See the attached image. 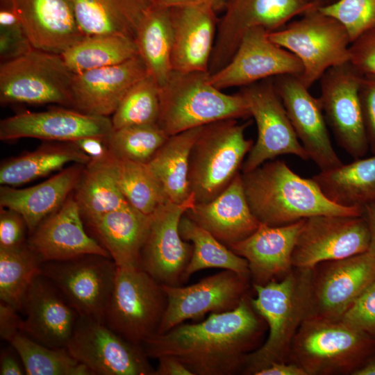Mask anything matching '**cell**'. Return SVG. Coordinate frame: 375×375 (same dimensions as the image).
<instances>
[{
    "label": "cell",
    "instance_id": "6da1fadb",
    "mask_svg": "<svg viewBox=\"0 0 375 375\" xmlns=\"http://www.w3.org/2000/svg\"><path fill=\"white\" fill-rule=\"evenodd\" d=\"M250 297L232 310L156 334L142 344L144 352L151 358L176 357L193 375L242 374L246 356L262 344L267 328Z\"/></svg>",
    "mask_w": 375,
    "mask_h": 375
},
{
    "label": "cell",
    "instance_id": "7a4b0ae2",
    "mask_svg": "<svg viewBox=\"0 0 375 375\" xmlns=\"http://www.w3.org/2000/svg\"><path fill=\"white\" fill-rule=\"evenodd\" d=\"M249 206L261 224H290L320 215L360 216L364 208L339 206L326 197L312 178H303L282 160H271L241 173Z\"/></svg>",
    "mask_w": 375,
    "mask_h": 375
},
{
    "label": "cell",
    "instance_id": "3957f363",
    "mask_svg": "<svg viewBox=\"0 0 375 375\" xmlns=\"http://www.w3.org/2000/svg\"><path fill=\"white\" fill-rule=\"evenodd\" d=\"M311 269L293 267L282 279L252 285L250 302L269 330L262 344L245 358L242 374L254 375L273 362H288L293 338L308 317Z\"/></svg>",
    "mask_w": 375,
    "mask_h": 375
},
{
    "label": "cell",
    "instance_id": "277c9868",
    "mask_svg": "<svg viewBox=\"0 0 375 375\" xmlns=\"http://www.w3.org/2000/svg\"><path fill=\"white\" fill-rule=\"evenodd\" d=\"M159 99L157 124L168 136L222 119L251 116L244 97L215 88L209 72L172 71L159 87Z\"/></svg>",
    "mask_w": 375,
    "mask_h": 375
},
{
    "label": "cell",
    "instance_id": "5b68a950",
    "mask_svg": "<svg viewBox=\"0 0 375 375\" xmlns=\"http://www.w3.org/2000/svg\"><path fill=\"white\" fill-rule=\"evenodd\" d=\"M374 353L375 337L341 319L307 317L293 338L288 362L307 375H353Z\"/></svg>",
    "mask_w": 375,
    "mask_h": 375
},
{
    "label": "cell",
    "instance_id": "8992f818",
    "mask_svg": "<svg viewBox=\"0 0 375 375\" xmlns=\"http://www.w3.org/2000/svg\"><path fill=\"white\" fill-rule=\"evenodd\" d=\"M249 125L226 119L202 126L189 158L188 181L196 203L215 198L240 173L253 145L244 135Z\"/></svg>",
    "mask_w": 375,
    "mask_h": 375
},
{
    "label": "cell",
    "instance_id": "52a82bcc",
    "mask_svg": "<svg viewBox=\"0 0 375 375\" xmlns=\"http://www.w3.org/2000/svg\"><path fill=\"white\" fill-rule=\"evenodd\" d=\"M167 304L162 285L140 266L117 267L105 323L128 341L142 345L158 333Z\"/></svg>",
    "mask_w": 375,
    "mask_h": 375
},
{
    "label": "cell",
    "instance_id": "ba28073f",
    "mask_svg": "<svg viewBox=\"0 0 375 375\" xmlns=\"http://www.w3.org/2000/svg\"><path fill=\"white\" fill-rule=\"evenodd\" d=\"M318 8L269 33L274 43L299 59L303 69L298 77L308 89L328 69L349 62L350 57L351 42L347 31Z\"/></svg>",
    "mask_w": 375,
    "mask_h": 375
},
{
    "label": "cell",
    "instance_id": "9c48e42d",
    "mask_svg": "<svg viewBox=\"0 0 375 375\" xmlns=\"http://www.w3.org/2000/svg\"><path fill=\"white\" fill-rule=\"evenodd\" d=\"M74 73L60 54L32 49L0 65V103L72 107Z\"/></svg>",
    "mask_w": 375,
    "mask_h": 375
},
{
    "label": "cell",
    "instance_id": "30bf717a",
    "mask_svg": "<svg viewBox=\"0 0 375 375\" xmlns=\"http://www.w3.org/2000/svg\"><path fill=\"white\" fill-rule=\"evenodd\" d=\"M322 5L317 0H227L224 13L218 21L209 74L228 64L250 29L262 27L269 32L277 31L295 17Z\"/></svg>",
    "mask_w": 375,
    "mask_h": 375
},
{
    "label": "cell",
    "instance_id": "8fae6325",
    "mask_svg": "<svg viewBox=\"0 0 375 375\" xmlns=\"http://www.w3.org/2000/svg\"><path fill=\"white\" fill-rule=\"evenodd\" d=\"M117 268L110 257L88 254L43 262L41 274L57 287L80 316L105 323Z\"/></svg>",
    "mask_w": 375,
    "mask_h": 375
},
{
    "label": "cell",
    "instance_id": "7c38bea8",
    "mask_svg": "<svg viewBox=\"0 0 375 375\" xmlns=\"http://www.w3.org/2000/svg\"><path fill=\"white\" fill-rule=\"evenodd\" d=\"M240 93L245 99L258 129L256 142L242 163V173L282 155L309 159L276 92L274 78L242 87Z\"/></svg>",
    "mask_w": 375,
    "mask_h": 375
},
{
    "label": "cell",
    "instance_id": "4fadbf2b",
    "mask_svg": "<svg viewBox=\"0 0 375 375\" xmlns=\"http://www.w3.org/2000/svg\"><path fill=\"white\" fill-rule=\"evenodd\" d=\"M71 355L98 375H154L142 345L124 339L106 323L78 317L67 346Z\"/></svg>",
    "mask_w": 375,
    "mask_h": 375
},
{
    "label": "cell",
    "instance_id": "5bb4252c",
    "mask_svg": "<svg viewBox=\"0 0 375 375\" xmlns=\"http://www.w3.org/2000/svg\"><path fill=\"white\" fill-rule=\"evenodd\" d=\"M370 233L365 217L333 215L305 219L292 253L293 267L310 269L329 260L367 251Z\"/></svg>",
    "mask_w": 375,
    "mask_h": 375
},
{
    "label": "cell",
    "instance_id": "9a60e30c",
    "mask_svg": "<svg viewBox=\"0 0 375 375\" xmlns=\"http://www.w3.org/2000/svg\"><path fill=\"white\" fill-rule=\"evenodd\" d=\"M251 278L235 272H222L185 287L162 285L167 304L157 334L186 320L199 321L207 313L235 309L250 294Z\"/></svg>",
    "mask_w": 375,
    "mask_h": 375
},
{
    "label": "cell",
    "instance_id": "2e32d148",
    "mask_svg": "<svg viewBox=\"0 0 375 375\" xmlns=\"http://www.w3.org/2000/svg\"><path fill=\"white\" fill-rule=\"evenodd\" d=\"M362 76L347 62L328 69L319 80L326 124L340 147L355 159L369 149L359 98Z\"/></svg>",
    "mask_w": 375,
    "mask_h": 375
},
{
    "label": "cell",
    "instance_id": "e0dca14e",
    "mask_svg": "<svg viewBox=\"0 0 375 375\" xmlns=\"http://www.w3.org/2000/svg\"><path fill=\"white\" fill-rule=\"evenodd\" d=\"M375 279V257L369 251L322 262L311 269L308 317L339 320Z\"/></svg>",
    "mask_w": 375,
    "mask_h": 375
},
{
    "label": "cell",
    "instance_id": "ac0fdd59",
    "mask_svg": "<svg viewBox=\"0 0 375 375\" xmlns=\"http://www.w3.org/2000/svg\"><path fill=\"white\" fill-rule=\"evenodd\" d=\"M195 203L191 193L183 203L168 201L152 214L140 266L161 285L183 284L182 276L190 260L193 246L181 238L178 226L183 215Z\"/></svg>",
    "mask_w": 375,
    "mask_h": 375
},
{
    "label": "cell",
    "instance_id": "d6986e66",
    "mask_svg": "<svg viewBox=\"0 0 375 375\" xmlns=\"http://www.w3.org/2000/svg\"><path fill=\"white\" fill-rule=\"evenodd\" d=\"M269 33L262 27L248 31L228 64L210 74V82L222 90L281 75L299 76L303 69L299 59L274 43Z\"/></svg>",
    "mask_w": 375,
    "mask_h": 375
},
{
    "label": "cell",
    "instance_id": "ffe728a7",
    "mask_svg": "<svg viewBox=\"0 0 375 375\" xmlns=\"http://www.w3.org/2000/svg\"><path fill=\"white\" fill-rule=\"evenodd\" d=\"M274 86L290 122L306 150L320 171L342 164L334 150L319 98L313 97L297 76L274 78Z\"/></svg>",
    "mask_w": 375,
    "mask_h": 375
},
{
    "label": "cell",
    "instance_id": "44dd1931",
    "mask_svg": "<svg viewBox=\"0 0 375 375\" xmlns=\"http://www.w3.org/2000/svg\"><path fill=\"white\" fill-rule=\"evenodd\" d=\"M112 131V124L108 117L64 108L42 112L26 111L0 122L1 141L31 138L45 141L74 142L88 137L106 138Z\"/></svg>",
    "mask_w": 375,
    "mask_h": 375
},
{
    "label": "cell",
    "instance_id": "7402d4cb",
    "mask_svg": "<svg viewBox=\"0 0 375 375\" xmlns=\"http://www.w3.org/2000/svg\"><path fill=\"white\" fill-rule=\"evenodd\" d=\"M83 222L72 192L60 208L28 235L27 244L42 262L88 254L110 258L98 240L86 233Z\"/></svg>",
    "mask_w": 375,
    "mask_h": 375
},
{
    "label": "cell",
    "instance_id": "603a6c76",
    "mask_svg": "<svg viewBox=\"0 0 375 375\" xmlns=\"http://www.w3.org/2000/svg\"><path fill=\"white\" fill-rule=\"evenodd\" d=\"M22 311L26 315L22 333L47 347L67 348L79 315L45 276L34 278Z\"/></svg>",
    "mask_w": 375,
    "mask_h": 375
},
{
    "label": "cell",
    "instance_id": "cb8c5ba5",
    "mask_svg": "<svg viewBox=\"0 0 375 375\" xmlns=\"http://www.w3.org/2000/svg\"><path fill=\"white\" fill-rule=\"evenodd\" d=\"M147 74L139 55L117 65L74 74L72 108L85 114L108 117L128 91Z\"/></svg>",
    "mask_w": 375,
    "mask_h": 375
},
{
    "label": "cell",
    "instance_id": "d4e9b609",
    "mask_svg": "<svg viewBox=\"0 0 375 375\" xmlns=\"http://www.w3.org/2000/svg\"><path fill=\"white\" fill-rule=\"evenodd\" d=\"M304 220L279 226L260 223L249 237L228 247L247 261L252 285L279 281L292 269V253Z\"/></svg>",
    "mask_w": 375,
    "mask_h": 375
},
{
    "label": "cell",
    "instance_id": "484cf974",
    "mask_svg": "<svg viewBox=\"0 0 375 375\" xmlns=\"http://www.w3.org/2000/svg\"><path fill=\"white\" fill-rule=\"evenodd\" d=\"M173 32L172 71L209 72L218 21L208 5L168 8Z\"/></svg>",
    "mask_w": 375,
    "mask_h": 375
},
{
    "label": "cell",
    "instance_id": "4316f807",
    "mask_svg": "<svg viewBox=\"0 0 375 375\" xmlns=\"http://www.w3.org/2000/svg\"><path fill=\"white\" fill-rule=\"evenodd\" d=\"M34 49L61 54L85 35L72 0H10Z\"/></svg>",
    "mask_w": 375,
    "mask_h": 375
},
{
    "label": "cell",
    "instance_id": "83f0119b",
    "mask_svg": "<svg viewBox=\"0 0 375 375\" xmlns=\"http://www.w3.org/2000/svg\"><path fill=\"white\" fill-rule=\"evenodd\" d=\"M184 215L226 247L244 240L260 224L247 202L240 172L218 196L195 203Z\"/></svg>",
    "mask_w": 375,
    "mask_h": 375
},
{
    "label": "cell",
    "instance_id": "f1b7e54d",
    "mask_svg": "<svg viewBox=\"0 0 375 375\" xmlns=\"http://www.w3.org/2000/svg\"><path fill=\"white\" fill-rule=\"evenodd\" d=\"M84 167V164L73 163L45 181L26 188L1 185L0 207L20 213L29 235L65 202L74 192Z\"/></svg>",
    "mask_w": 375,
    "mask_h": 375
},
{
    "label": "cell",
    "instance_id": "f546056e",
    "mask_svg": "<svg viewBox=\"0 0 375 375\" xmlns=\"http://www.w3.org/2000/svg\"><path fill=\"white\" fill-rule=\"evenodd\" d=\"M151 216L129 204L108 212L87 225L117 267L140 266Z\"/></svg>",
    "mask_w": 375,
    "mask_h": 375
},
{
    "label": "cell",
    "instance_id": "4dcf8cb0",
    "mask_svg": "<svg viewBox=\"0 0 375 375\" xmlns=\"http://www.w3.org/2000/svg\"><path fill=\"white\" fill-rule=\"evenodd\" d=\"M118 164V158L108 150L85 165L73 194L87 224L128 205L119 186Z\"/></svg>",
    "mask_w": 375,
    "mask_h": 375
},
{
    "label": "cell",
    "instance_id": "1f68e13d",
    "mask_svg": "<svg viewBox=\"0 0 375 375\" xmlns=\"http://www.w3.org/2000/svg\"><path fill=\"white\" fill-rule=\"evenodd\" d=\"M72 1L77 23L85 36L117 34L133 39L151 4V0Z\"/></svg>",
    "mask_w": 375,
    "mask_h": 375
},
{
    "label": "cell",
    "instance_id": "d6a6232c",
    "mask_svg": "<svg viewBox=\"0 0 375 375\" xmlns=\"http://www.w3.org/2000/svg\"><path fill=\"white\" fill-rule=\"evenodd\" d=\"M35 150L3 160L1 185L17 187L62 169L68 163L87 164L91 159L74 142L47 141Z\"/></svg>",
    "mask_w": 375,
    "mask_h": 375
},
{
    "label": "cell",
    "instance_id": "836d02e7",
    "mask_svg": "<svg viewBox=\"0 0 375 375\" xmlns=\"http://www.w3.org/2000/svg\"><path fill=\"white\" fill-rule=\"evenodd\" d=\"M332 202L344 207L364 208L375 201V154L311 177Z\"/></svg>",
    "mask_w": 375,
    "mask_h": 375
},
{
    "label": "cell",
    "instance_id": "e575fe53",
    "mask_svg": "<svg viewBox=\"0 0 375 375\" xmlns=\"http://www.w3.org/2000/svg\"><path fill=\"white\" fill-rule=\"evenodd\" d=\"M201 128L169 136L146 164L170 202L181 203L191 195L188 181L189 158Z\"/></svg>",
    "mask_w": 375,
    "mask_h": 375
},
{
    "label": "cell",
    "instance_id": "d590c367",
    "mask_svg": "<svg viewBox=\"0 0 375 375\" xmlns=\"http://www.w3.org/2000/svg\"><path fill=\"white\" fill-rule=\"evenodd\" d=\"M134 40L147 74L161 86L172 71L173 32L169 8L151 3L139 24Z\"/></svg>",
    "mask_w": 375,
    "mask_h": 375
},
{
    "label": "cell",
    "instance_id": "8d00e7d4",
    "mask_svg": "<svg viewBox=\"0 0 375 375\" xmlns=\"http://www.w3.org/2000/svg\"><path fill=\"white\" fill-rule=\"evenodd\" d=\"M178 229L181 238L193 246L190 260L182 276L183 283L197 272L210 268L231 270L251 278L246 259L185 215L180 220Z\"/></svg>",
    "mask_w": 375,
    "mask_h": 375
},
{
    "label": "cell",
    "instance_id": "74e56055",
    "mask_svg": "<svg viewBox=\"0 0 375 375\" xmlns=\"http://www.w3.org/2000/svg\"><path fill=\"white\" fill-rule=\"evenodd\" d=\"M68 68L78 74L124 62L138 55L134 39L117 34L85 36L60 54Z\"/></svg>",
    "mask_w": 375,
    "mask_h": 375
},
{
    "label": "cell",
    "instance_id": "f35d334b",
    "mask_svg": "<svg viewBox=\"0 0 375 375\" xmlns=\"http://www.w3.org/2000/svg\"><path fill=\"white\" fill-rule=\"evenodd\" d=\"M42 262L27 242L15 248L0 247V299L19 311Z\"/></svg>",
    "mask_w": 375,
    "mask_h": 375
},
{
    "label": "cell",
    "instance_id": "ab89813d",
    "mask_svg": "<svg viewBox=\"0 0 375 375\" xmlns=\"http://www.w3.org/2000/svg\"><path fill=\"white\" fill-rule=\"evenodd\" d=\"M9 343L20 356L26 375H94L66 347H47L22 332Z\"/></svg>",
    "mask_w": 375,
    "mask_h": 375
},
{
    "label": "cell",
    "instance_id": "60d3db41",
    "mask_svg": "<svg viewBox=\"0 0 375 375\" xmlns=\"http://www.w3.org/2000/svg\"><path fill=\"white\" fill-rule=\"evenodd\" d=\"M118 159L119 186L130 206L151 215L169 201L146 164Z\"/></svg>",
    "mask_w": 375,
    "mask_h": 375
},
{
    "label": "cell",
    "instance_id": "b9f144b4",
    "mask_svg": "<svg viewBox=\"0 0 375 375\" xmlns=\"http://www.w3.org/2000/svg\"><path fill=\"white\" fill-rule=\"evenodd\" d=\"M168 137L158 124L135 125L112 128L106 143L118 158L147 164Z\"/></svg>",
    "mask_w": 375,
    "mask_h": 375
},
{
    "label": "cell",
    "instance_id": "7bdbcfd3",
    "mask_svg": "<svg viewBox=\"0 0 375 375\" xmlns=\"http://www.w3.org/2000/svg\"><path fill=\"white\" fill-rule=\"evenodd\" d=\"M159 112V87L147 74L128 91L112 115V128L157 124Z\"/></svg>",
    "mask_w": 375,
    "mask_h": 375
},
{
    "label": "cell",
    "instance_id": "ee69618b",
    "mask_svg": "<svg viewBox=\"0 0 375 375\" xmlns=\"http://www.w3.org/2000/svg\"><path fill=\"white\" fill-rule=\"evenodd\" d=\"M318 9L342 24L351 42L375 29V0H336Z\"/></svg>",
    "mask_w": 375,
    "mask_h": 375
},
{
    "label": "cell",
    "instance_id": "f6af8a7d",
    "mask_svg": "<svg viewBox=\"0 0 375 375\" xmlns=\"http://www.w3.org/2000/svg\"><path fill=\"white\" fill-rule=\"evenodd\" d=\"M341 320L375 337V279L353 302Z\"/></svg>",
    "mask_w": 375,
    "mask_h": 375
},
{
    "label": "cell",
    "instance_id": "bcb514c9",
    "mask_svg": "<svg viewBox=\"0 0 375 375\" xmlns=\"http://www.w3.org/2000/svg\"><path fill=\"white\" fill-rule=\"evenodd\" d=\"M27 233L26 221L20 213L0 208V247L15 248L25 244Z\"/></svg>",
    "mask_w": 375,
    "mask_h": 375
},
{
    "label": "cell",
    "instance_id": "7dc6e473",
    "mask_svg": "<svg viewBox=\"0 0 375 375\" xmlns=\"http://www.w3.org/2000/svg\"><path fill=\"white\" fill-rule=\"evenodd\" d=\"M349 63L362 76H375V29L351 43Z\"/></svg>",
    "mask_w": 375,
    "mask_h": 375
},
{
    "label": "cell",
    "instance_id": "c3c4849f",
    "mask_svg": "<svg viewBox=\"0 0 375 375\" xmlns=\"http://www.w3.org/2000/svg\"><path fill=\"white\" fill-rule=\"evenodd\" d=\"M359 98L369 149L375 154V76H362Z\"/></svg>",
    "mask_w": 375,
    "mask_h": 375
},
{
    "label": "cell",
    "instance_id": "681fc988",
    "mask_svg": "<svg viewBox=\"0 0 375 375\" xmlns=\"http://www.w3.org/2000/svg\"><path fill=\"white\" fill-rule=\"evenodd\" d=\"M32 49L25 31L0 30V58L3 62L22 56Z\"/></svg>",
    "mask_w": 375,
    "mask_h": 375
},
{
    "label": "cell",
    "instance_id": "f907efd6",
    "mask_svg": "<svg viewBox=\"0 0 375 375\" xmlns=\"http://www.w3.org/2000/svg\"><path fill=\"white\" fill-rule=\"evenodd\" d=\"M18 310L2 301L0 302V336L10 342L22 332L23 320L18 315Z\"/></svg>",
    "mask_w": 375,
    "mask_h": 375
},
{
    "label": "cell",
    "instance_id": "816d5d0a",
    "mask_svg": "<svg viewBox=\"0 0 375 375\" xmlns=\"http://www.w3.org/2000/svg\"><path fill=\"white\" fill-rule=\"evenodd\" d=\"M0 356L1 375L26 374L20 356L10 344L9 347L1 349Z\"/></svg>",
    "mask_w": 375,
    "mask_h": 375
},
{
    "label": "cell",
    "instance_id": "f5cc1de1",
    "mask_svg": "<svg viewBox=\"0 0 375 375\" xmlns=\"http://www.w3.org/2000/svg\"><path fill=\"white\" fill-rule=\"evenodd\" d=\"M158 364L154 375H193L176 357L162 356L158 358Z\"/></svg>",
    "mask_w": 375,
    "mask_h": 375
},
{
    "label": "cell",
    "instance_id": "db71d44e",
    "mask_svg": "<svg viewBox=\"0 0 375 375\" xmlns=\"http://www.w3.org/2000/svg\"><path fill=\"white\" fill-rule=\"evenodd\" d=\"M74 142L91 158L100 157L108 150L106 143V138L88 137Z\"/></svg>",
    "mask_w": 375,
    "mask_h": 375
},
{
    "label": "cell",
    "instance_id": "11a10c76",
    "mask_svg": "<svg viewBox=\"0 0 375 375\" xmlns=\"http://www.w3.org/2000/svg\"><path fill=\"white\" fill-rule=\"evenodd\" d=\"M254 375H307L297 365L290 362H273Z\"/></svg>",
    "mask_w": 375,
    "mask_h": 375
},
{
    "label": "cell",
    "instance_id": "9f6ffc18",
    "mask_svg": "<svg viewBox=\"0 0 375 375\" xmlns=\"http://www.w3.org/2000/svg\"><path fill=\"white\" fill-rule=\"evenodd\" d=\"M156 6L171 8L182 6L208 5L216 11L224 8L227 0H151Z\"/></svg>",
    "mask_w": 375,
    "mask_h": 375
},
{
    "label": "cell",
    "instance_id": "6f0895ef",
    "mask_svg": "<svg viewBox=\"0 0 375 375\" xmlns=\"http://www.w3.org/2000/svg\"><path fill=\"white\" fill-rule=\"evenodd\" d=\"M364 216L367 219L370 233V245L368 251L375 257V201L364 207Z\"/></svg>",
    "mask_w": 375,
    "mask_h": 375
},
{
    "label": "cell",
    "instance_id": "680465c9",
    "mask_svg": "<svg viewBox=\"0 0 375 375\" xmlns=\"http://www.w3.org/2000/svg\"><path fill=\"white\" fill-rule=\"evenodd\" d=\"M353 375H375V353L354 372Z\"/></svg>",
    "mask_w": 375,
    "mask_h": 375
},
{
    "label": "cell",
    "instance_id": "91938a15",
    "mask_svg": "<svg viewBox=\"0 0 375 375\" xmlns=\"http://www.w3.org/2000/svg\"><path fill=\"white\" fill-rule=\"evenodd\" d=\"M317 1H319L322 2L323 5L325 4L324 0H317ZM335 1H336V0H335ZM333 0H332V2H333ZM332 2H331V3H332Z\"/></svg>",
    "mask_w": 375,
    "mask_h": 375
}]
</instances>
